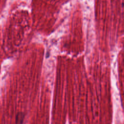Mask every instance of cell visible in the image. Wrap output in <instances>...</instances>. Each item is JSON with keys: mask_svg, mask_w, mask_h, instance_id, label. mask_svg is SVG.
Returning <instances> with one entry per match:
<instances>
[{"mask_svg": "<svg viewBox=\"0 0 124 124\" xmlns=\"http://www.w3.org/2000/svg\"><path fill=\"white\" fill-rule=\"evenodd\" d=\"M24 119V114L22 112H18L16 116V123L17 124H22Z\"/></svg>", "mask_w": 124, "mask_h": 124, "instance_id": "1", "label": "cell"}]
</instances>
